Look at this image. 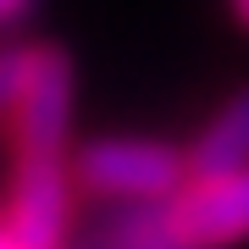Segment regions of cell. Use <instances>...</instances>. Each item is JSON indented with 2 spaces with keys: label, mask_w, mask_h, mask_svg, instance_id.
Returning a JSON list of instances; mask_svg holds the SVG:
<instances>
[{
  "label": "cell",
  "mask_w": 249,
  "mask_h": 249,
  "mask_svg": "<svg viewBox=\"0 0 249 249\" xmlns=\"http://www.w3.org/2000/svg\"><path fill=\"white\" fill-rule=\"evenodd\" d=\"M28 67H34V45L0 50V122H11V111H17V100L28 89Z\"/></svg>",
  "instance_id": "cell-5"
},
{
  "label": "cell",
  "mask_w": 249,
  "mask_h": 249,
  "mask_svg": "<svg viewBox=\"0 0 249 249\" xmlns=\"http://www.w3.org/2000/svg\"><path fill=\"white\" fill-rule=\"evenodd\" d=\"M28 6H34V0H0V28H11V22H17Z\"/></svg>",
  "instance_id": "cell-7"
},
{
  "label": "cell",
  "mask_w": 249,
  "mask_h": 249,
  "mask_svg": "<svg viewBox=\"0 0 249 249\" xmlns=\"http://www.w3.org/2000/svg\"><path fill=\"white\" fill-rule=\"evenodd\" d=\"M11 139V183H6V222L22 232L34 249H61L67 244V216H72V183L78 166L67 155L72 144V61L55 45H34L28 89L6 122Z\"/></svg>",
  "instance_id": "cell-1"
},
{
  "label": "cell",
  "mask_w": 249,
  "mask_h": 249,
  "mask_svg": "<svg viewBox=\"0 0 249 249\" xmlns=\"http://www.w3.org/2000/svg\"><path fill=\"white\" fill-rule=\"evenodd\" d=\"M78 188L94 199H116V205H160L194 178L188 172V150L160 139H94L78 150Z\"/></svg>",
  "instance_id": "cell-3"
},
{
  "label": "cell",
  "mask_w": 249,
  "mask_h": 249,
  "mask_svg": "<svg viewBox=\"0 0 249 249\" xmlns=\"http://www.w3.org/2000/svg\"><path fill=\"white\" fill-rule=\"evenodd\" d=\"M188 172L216 178V172H249V89L227 94L205 116V127L188 144Z\"/></svg>",
  "instance_id": "cell-4"
},
{
  "label": "cell",
  "mask_w": 249,
  "mask_h": 249,
  "mask_svg": "<svg viewBox=\"0 0 249 249\" xmlns=\"http://www.w3.org/2000/svg\"><path fill=\"white\" fill-rule=\"evenodd\" d=\"M0 249H34V244H28V238H22V232H17V227H11V222H6V216H0Z\"/></svg>",
  "instance_id": "cell-6"
},
{
  "label": "cell",
  "mask_w": 249,
  "mask_h": 249,
  "mask_svg": "<svg viewBox=\"0 0 249 249\" xmlns=\"http://www.w3.org/2000/svg\"><path fill=\"white\" fill-rule=\"evenodd\" d=\"M227 6H232V22H238V28H249V0H227Z\"/></svg>",
  "instance_id": "cell-8"
},
{
  "label": "cell",
  "mask_w": 249,
  "mask_h": 249,
  "mask_svg": "<svg viewBox=\"0 0 249 249\" xmlns=\"http://www.w3.org/2000/svg\"><path fill=\"white\" fill-rule=\"evenodd\" d=\"M249 244V172L188 178L172 199L122 216L100 249H238Z\"/></svg>",
  "instance_id": "cell-2"
}]
</instances>
